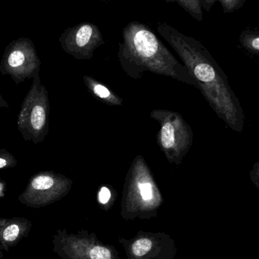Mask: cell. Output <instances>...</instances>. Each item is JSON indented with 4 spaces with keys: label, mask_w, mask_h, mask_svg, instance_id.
Instances as JSON below:
<instances>
[{
    "label": "cell",
    "mask_w": 259,
    "mask_h": 259,
    "mask_svg": "<svg viewBox=\"0 0 259 259\" xmlns=\"http://www.w3.org/2000/svg\"><path fill=\"white\" fill-rule=\"evenodd\" d=\"M158 33L176 52L204 98L216 115L237 133L244 127L243 108L223 70L200 41L166 23L157 24Z\"/></svg>",
    "instance_id": "6da1fadb"
},
{
    "label": "cell",
    "mask_w": 259,
    "mask_h": 259,
    "mask_svg": "<svg viewBox=\"0 0 259 259\" xmlns=\"http://www.w3.org/2000/svg\"><path fill=\"white\" fill-rule=\"evenodd\" d=\"M118 58L123 71L140 79L146 71L166 76L196 88L187 68L181 63L146 24L134 21L122 30Z\"/></svg>",
    "instance_id": "7a4b0ae2"
},
{
    "label": "cell",
    "mask_w": 259,
    "mask_h": 259,
    "mask_svg": "<svg viewBox=\"0 0 259 259\" xmlns=\"http://www.w3.org/2000/svg\"><path fill=\"white\" fill-rule=\"evenodd\" d=\"M150 117L159 124L157 144L166 159L179 167L193 143V133L182 115L174 111L154 109Z\"/></svg>",
    "instance_id": "3957f363"
},
{
    "label": "cell",
    "mask_w": 259,
    "mask_h": 259,
    "mask_svg": "<svg viewBox=\"0 0 259 259\" xmlns=\"http://www.w3.org/2000/svg\"><path fill=\"white\" fill-rule=\"evenodd\" d=\"M124 196L126 200L139 202L144 207L155 206L161 202L159 189L143 155H137L130 165L124 181Z\"/></svg>",
    "instance_id": "277c9868"
},
{
    "label": "cell",
    "mask_w": 259,
    "mask_h": 259,
    "mask_svg": "<svg viewBox=\"0 0 259 259\" xmlns=\"http://www.w3.org/2000/svg\"><path fill=\"white\" fill-rule=\"evenodd\" d=\"M71 186L72 181L64 175L41 172L33 177L18 200L31 208L45 206L66 195Z\"/></svg>",
    "instance_id": "5b68a950"
},
{
    "label": "cell",
    "mask_w": 259,
    "mask_h": 259,
    "mask_svg": "<svg viewBox=\"0 0 259 259\" xmlns=\"http://www.w3.org/2000/svg\"><path fill=\"white\" fill-rule=\"evenodd\" d=\"M64 51L77 60H90L94 52L104 45L100 29L94 23L82 22L68 27L59 37Z\"/></svg>",
    "instance_id": "8992f818"
},
{
    "label": "cell",
    "mask_w": 259,
    "mask_h": 259,
    "mask_svg": "<svg viewBox=\"0 0 259 259\" xmlns=\"http://www.w3.org/2000/svg\"><path fill=\"white\" fill-rule=\"evenodd\" d=\"M39 65L34 45L28 38L12 41L6 48L3 65L10 74L26 76L38 69Z\"/></svg>",
    "instance_id": "52a82bcc"
},
{
    "label": "cell",
    "mask_w": 259,
    "mask_h": 259,
    "mask_svg": "<svg viewBox=\"0 0 259 259\" xmlns=\"http://www.w3.org/2000/svg\"><path fill=\"white\" fill-rule=\"evenodd\" d=\"M23 104L20 120L33 131V134L38 137H44L48 132V117L50 103L48 96L44 87L36 85L33 87V95L26 99Z\"/></svg>",
    "instance_id": "ba28073f"
},
{
    "label": "cell",
    "mask_w": 259,
    "mask_h": 259,
    "mask_svg": "<svg viewBox=\"0 0 259 259\" xmlns=\"http://www.w3.org/2000/svg\"><path fill=\"white\" fill-rule=\"evenodd\" d=\"M32 229V222L23 217L6 219L0 227V247L9 252L11 248L18 245L27 237Z\"/></svg>",
    "instance_id": "9c48e42d"
},
{
    "label": "cell",
    "mask_w": 259,
    "mask_h": 259,
    "mask_svg": "<svg viewBox=\"0 0 259 259\" xmlns=\"http://www.w3.org/2000/svg\"><path fill=\"white\" fill-rule=\"evenodd\" d=\"M83 79L87 89L97 100L109 106H122L124 100L113 92L109 87L91 76L84 75Z\"/></svg>",
    "instance_id": "30bf717a"
},
{
    "label": "cell",
    "mask_w": 259,
    "mask_h": 259,
    "mask_svg": "<svg viewBox=\"0 0 259 259\" xmlns=\"http://www.w3.org/2000/svg\"><path fill=\"white\" fill-rule=\"evenodd\" d=\"M239 41L245 50L259 56V29L246 27L240 33Z\"/></svg>",
    "instance_id": "8fae6325"
},
{
    "label": "cell",
    "mask_w": 259,
    "mask_h": 259,
    "mask_svg": "<svg viewBox=\"0 0 259 259\" xmlns=\"http://www.w3.org/2000/svg\"><path fill=\"white\" fill-rule=\"evenodd\" d=\"M166 3H177L197 21L203 19L200 0H164Z\"/></svg>",
    "instance_id": "7c38bea8"
},
{
    "label": "cell",
    "mask_w": 259,
    "mask_h": 259,
    "mask_svg": "<svg viewBox=\"0 0 259 259\" xmlns=\"http://www.w3.org/2000/svg\"><path fill=\"white\" fill-rule=\"evenodd\" d=\"M248 0H219L224 13H232L241 9Z\"/></svg>",
    "instance_id": "4fadbf2b"
},
{
    "label": "cell",
    "mask_w": 259,
    "mask_h": 259,
    "mask_svg": "<svg viewBox=\"0 0 259 259\" xmlns=\"http://www.w3.org/2000/svg\"><path fill=\"white\" fill-rule=\"evenodd\" d=\"M152 248V242L148 239H141L133 244L132 251L137 256H142L147 253Z\"/></svg>",
    "instance_id": "5bb4252c"
},
{
    "label": "cell",
    "mask_w": 259,
    "mask_h": 259,
    "mask_svg": "<svg viewBox=\"0 0 259 259\" xmlns=\"http://www.w3.org/2000/svg\"><path fill=\"white\" fill-rule=\"evenodd\" d=\"M112 188L109 186L103 185L100 189H99L98 195V202L102 205H107L109 202L112 199Z\"/></svg>",
    "instance_id": "9a60e30c"
},
{
    "label": "cell",
    "mask_w": 259,
    "mask_h": 259,
    "mask_svg": "<svg viewBox=\"0 0 259 259\" xmlns=\"http://www.w3.org/2000/svg\"><path fill=\"white\" fill-rule=\"evenodd\" d=\"M90 256L91 259H111L112 254L106 248L96 246L91 249L90 252Z\"/></svg>",
    "instance_id": "2e32d148"
},
{
    "label": "cell",
    "mask_w": 259,
    "mask_h": 259,
    "mask_svg": "<svg viewBox=\"0 0 259 259\" xmlns=\"http://www.w3.org/2000/svg\"><path fill=\"white\" fill-rule=\"evenodd\" d=\"M250 179L259 190V161L255 163L250 170Z\"/></svg>",
    "instance_id": "e0dca14e"
},
{
    "label": "cell",
    "mask_w": 259,
    "mask_h": 259,
    "mask_svg": "<svg viewBox=\"0 0 259 259\" xmlns=\"http://www.w3.org/2000/svg\"><path fill=\"white\" fill-rule=\"evenodd\" d=\"M200 1L202 9H205L206 12H209L214 3L219 0H200Z\"/></svg>",
    "instance_id": "ac0fdd59"
},
{
    "label": "cell",
    "mask_w": 259,
    "mask_h": 259,
    "mask_svg": "<svg viewBox=\"0 0 259 259\" xmlns=\"http://www.w3.org/2000/svg\"><path fill=\"white\" fill-rule=\"evenodd\" d=\"M9 164V161L7 158H4V157H0V168L6 167Z\"/></svg>",
    "instance_id": "d6986e66"
},
{
    "label": "cell",
    "mask_w": 259,
    "mask_h": 259,
    "mask_svg": "<svg viewBox=\"0 0 259 259\" xmlns=\"http://www.w3.org/2000/svg\"><path fill=\"white\" fill-rule=\"evenodd\" d=\"M6 219H7L6 218H0V227L6 222ZM3 258H4V254H3V249L0 247V259H3Z\"/></svg>",
    "instance_id": "ffe728a7"
},
{
    "label": "cell",
    "mask_w": 259,
    "mask_h": 259,
    "mask_svg": "<svg viewBox=\"0 0 259 259\" xmlns=\"http://www.w3.org/2000/svg\"><path fill=\"white\" fill-rule=\"evenodd\" d=\"M3 190H4V185L3 184H0V196L3 195Z\"/></svg>",
    "instance_id": "44dd1931"
},
{
    "label": "cell",
    "mask_w": 259,
    "mask_h": 259,
    "mask_svg": "<svg viewBox=\"0 0 259 259\" xmlns=\"http://www.w3.org/2000/svg\"><path fill=\"white\" fill-rule=\"evenodd\" d=\"M100 1H111V0H100Z\"/></svg>",
    "instance_id": "7402d4cb"
}]
</instances>
